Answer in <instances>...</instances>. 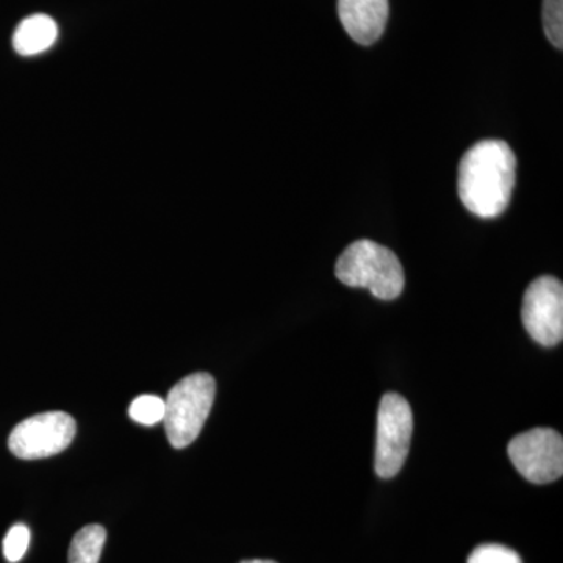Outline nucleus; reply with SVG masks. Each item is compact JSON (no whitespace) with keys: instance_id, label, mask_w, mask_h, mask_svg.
<instances>
[{"instance_id":"nucleus-2","label":"nucleus","mask_w":563,"mask_h":563,"mask_svg":"<svg viewBox=\"0 0 563 563\" xmlns=\"http://www.w3.org/2000/svg\"><path fill=\"white\" fill-rule=\"evenodd\" d=\"M335 274L342 284L366 288L383 301L399 298L406 285L398 255L372 240H358L340 255Z\"/></svg>"},{"instance_id":"nucleus-13","label":"nucleus","mask_w":563,"mask_h":563,"mask_svg":"<svg viewBox=\"0 0 563 563\" xmlns=\"http://www.w3.org/2000/svg\"><path fill=\"white\" fill-rule=\"evenodd\" d=\"M31 544V531L25 525H14L3 539V555L11 563L20 562Z\"/></svg>"},{"instance_id":"nucleus-3","label":"nucleus","mask_w":563,"mask_h":563,"mask_svg":"<svg viewBox=\"0 0 563 563\" xmlns=\"http://www.w3.org/2000/svg\"><path fill=\"white\" fill-rule=\"evenodd\" d=\"M217 395L209 373H195L174 385L165 401L166 437L176 450L190 446L201 433Z\"/></svg>"},{"instance_id":"nucleus-4","label":"nucleus","mask_w":563,"mask_h":563,"mask_svg":"<svg viewBox=\"0 0 563 563\" xmlns=\"http://www.w3.org/2000/svg\"><path fill=\"white\" fill-rule=\"evenodd\" d=\"M413 433L410 404L398 393H387L380 399L377 413L376 468L377 476L390 479L401 472L409 455Z\"/></svg>"},{"instance_id":"nucleus-15","label":"nucleus","mask_w":563,"mask_h":563,"mask_svg":"<svg viewBox=\"0 0 563 563\" xmlns=\"http://www.w3.org/2000/svg\"><path fill=\"white\" fill-rule=\"evenodd\" d=\"M240 563H277V562L266 561V559H252V561H243Z\"/></svg>"},{"instance_id":"nucleus-11","label":"nucleus","mask_w":563,"mask_h":563,"mask_svg":"<svg viewBox=\"0 0 563 563\" xmlns=\"http://www.w3.org/2000/svg\"><path fill=\"white\" fill-rule=\"evenodd\" d=\"M129 417L139 424H158L165 418V401L161 396L141 395L129 407Z\"/></svg>"},{"instance_id":"nucleus-1","label":"nucleus","mask_w":563,"mask_h":563,"mask_svg":"<svg viewBox=\"0 0 563 563\" xmlns=\"http://www.w3.org/2000/svg\"><path fill=\"white\" fill-rule=\"evenodd\" d=\"M517 181V157L503 140H484L463 155L459 165L461 201L476 217H499L509 206Z\"/></svg>"},{"instance_id":"nucleus-10","label":"nucleus","mask_w":563,"mask_h":563,"mask_svg":"<svg viewBox=\"0 0 563 563\" xmlns=\"http://www.w3.org/2000/svg\"><path fill=\"white\" fill-rule=\"evenodd\" d=\"M107 531L101 525H88L74 536L69 547V563H99Z\"/></svg>"},{"instance_id":"nucleus-6","label":"nucleus","mask_w":563,"mask_h":563,"mask_svg":"<svg viewBox=\"0 0 563 563\" xmlns=\"http://www.w3.org/2000/svg\"><path fill=\"white\" fill-rule=\"evenodd\" d=\"M76 420L65 412L38 413L20 422L10 433L11 454L36 461L60 454L76 437Z\"/></svg>"},{"instance_id":"nucleus-5","label":"nucleus","mask_w":563,"mask_h":563,"mask_svg":"<svg viewBox=\"0 0 563 563\" xmlns=\"http://www.w3.org/2000/svg\"><path fill=\"white\" fill-rule=\"evenodd\" d=\"M518 473L532 484H550L563 473V439L550 428H536L520 433L507 446Z\"/></svg>"},{"instance_id":"nucleus-9","label":"nucleus","mask_w":563,"mask_h":563,"mask_svg":"<svg viewBox=\"0 0 563 563\" xmlns=\"http://www.w3.org/2000/svg\"><path fill=\"white\" fill-rule=\"evenodd\" d=\"M57 38V22L47 14H33L18 25L13 47L22 57H33L49 51Z\"/></svg>"},{"instance_id":"nucleus-7","label":"nucleus","mask_w":563,"mask_h":563,"mask_svg":"<svg viewBox=\"0 0 563 563\" xmlns=\"http://www.w3.org/2000/svg\"><path fill=\"white\" fill-rule=\"evenodd\" d=\"M521 318L526 331L542 346H558L563 339V285L553 276H542L525 292Z\"/></svg>"},{"instance_id":"nucleus-12","label":"nucleus","mask_w":563,"mask_h":563,"mask_svg":"<svg viewBox=\"0 0 563 563\" xmlns=\"http://www.w3.org/2000/svg\"><path fill=\"white\" fill-rule=\"evenodd\" d=\"M543 31L558 49L563 47V0H543Z\"/></svg>"},{"instance_id":"nucleus-14","label":"nucleus","mask_w":563,"mask_h":563,"mask_svg":"<svg viewBox=\"0 0 563 563\" xmlns=\"http://www.w3.org/2000/svg\"><path fill=\"white\" fill-rule=\"evenodd\" d=\"M468 563H523L520 555L503 544H481L470 554Z\"/></svg>"},{"instance_id":"nucleus-8","label":"nucleus","mask_w":563,"mask_h":563,"mask_svg":"<svg viewBox=\"0 0 563 563\" xmlns=\"http://www.w3.org/2000/svg\"><path fill=\"white\" fill-rule=\"evenodd\" d=\"M388 13V0H339L344 31L362 46H372L383 36Z\"/></svg>"}]
</instances>
